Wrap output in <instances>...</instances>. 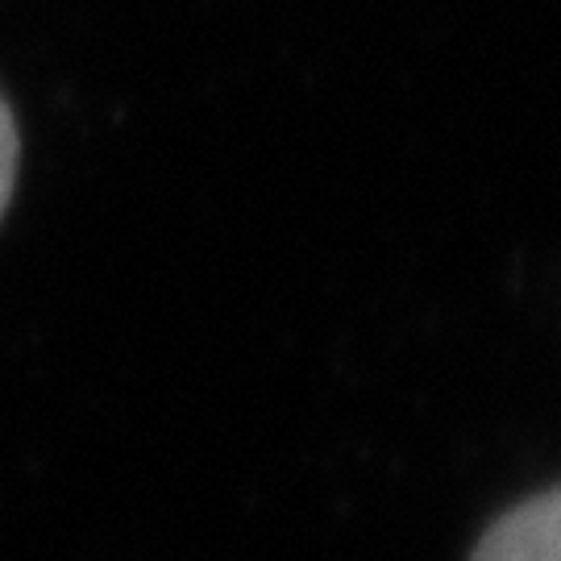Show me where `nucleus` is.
<instances>
[{"label":"nucleus","instance_id":"nucleus-1","mask_svg":"<svg viewBox=\"0 0 561 561\" xmlns=\"http://www.w3.org/2000/svg\"><path fill=\"white\" fill-rule=\"evenodd\" d=\"M470 561H561V486L500 516Z\"/></svg>","mask_w":561,"mask_h":561},{"label":"nucleus","instance_id":"nucleus-2","mask_svg":"<svg viewBox=\"0 0 561 561\" xmlns=\"http://www.w3.org/2000/svg\"><path fill=\"white\" fill-rule=\"evenodd\" d=\"M13 175H18V129H13V117L0 101V213L13 196Z\"/></svg>","mask_w":561,"mask_h":561}]
</instances>
